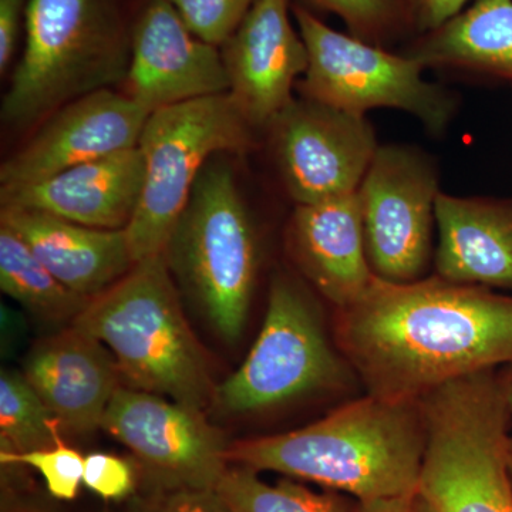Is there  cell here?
I'll list each match as a JSON object with an SVG mask.
<instances>
[{
	"mask_svg": "<svg viewBox=\"0 0 512 512\" xmlns=\"http://www.w3.org/2000/svg\"><path fill=\"white\" fill-rule=\"evenodd\" d=\"M336 348L370 396L420 400L443 384L512 363V296L433 275L373 279L336 309Z\"/></svg>",
	"mask_w": 512,
	"mask_h": 512,
	"instance_id": "cell-1",
	"label": "cell"
},
{
	"mask_svg": "<svg viewBox=\"0 0 512 512\" xmlns=\"http://www.w3.org/2000/svg\"><path fill=\"white\" fill-rule=\"evenodd\" d=\"M426 441L420 400L367 394L311 426L231 444L227 460L256 473L312 481L365 503L417 493Z\"/></svg>",
	"mask_w": 512,
	"mask_h": 512,
	"instance_id": "cell-2",
	"label": "cell"
},
{
	"mask_svg": "<svg viewBox=\"0 0 512 512\" xmlns=\"http://www.w3.org/2000/svg\"><path fill=\"white\" fill-rule=\"evenodd\" d=\"M72 326L109 346L128 387L201 412L214 400L207 360L185 320L164 254L138 262L90 299Z\"/></svg>",
	"mask_w": 512,
	"mask_h": 512,
	"instance_id": "cell-3",
	"label": "cell"
},
{
	"mask_svg": "<svg viewBox=\"0 0 512 512\" xmlns=\"http://www.w3.org/2000/svg\"><path fill=\"white\" fill-rule=\"evenodd\" d=\"M426 451L417 493L433 512H512V413L498 369L437 387L420 399Z\"/></svg>",
	"mask_w": 512,
	"mask_h": 512,
	"instance_id": "cell-4",
	"label": "cell"
},
{
	"mask_svg": "<svg viewBox=\"0 0 512 512\" xmlns=\"http://www.w3.org/2000/svg\"><path fill=\"white\" fill-rule=\"evenodd\" d=\"M25 50L2 100V120L25 128L126 80L130 56L109 0H29Z\"/></svg>",
	"mask_w": 512,
	"mask_h": 512,
	"instance_id": "cell-5",
	"label": "cell"
},
{
	"mask_svg": "<svg viewBox=\"0 0 512 512\" xmlns=\"http://www.w3.org/2000/svg\"><path fill=\"white\" fill-rule=\"evenodd\" d=\"M164 255L212 328L237 342L247 323L259 255L251 215L227 163L205 165Z\"/></svg>",
	"mask_w": 512,
	"mask_h": 512,
	"instance_id": "cell-6",
	"label": "cell"
},
{
	"mask_svg": "<svg viewBox=\"0 0 512 512\" xmlns=\"http://www.w3.org/2000/svg\"><path fill=\"white\" fill-rule=\"evenodd\" d=\"M254 130L229 93L184 101L148 116L138 141L143 192L126 228L136 264L164 254L205 165L220 154L249 150Z\"/></svg>",
	"mask_w": 512,
	"mask_h": 512,
	"instance_id": "cell-7",
	"label": "cell"
},
{
	"mask_svg": "<svg viewBox=\"0 0 512 512\" xmlns=\"http://www.w3.org/2000/svg\"><path fill=\"white\" fill-rule=\"evenodd\" d=\"M330 345L315 302L295 278L276 274L258 339L237 372L215 386L224 414L264 412L308 394L345 389L355 380Z\"/></svg>",
	"mask_w": 512,
	"mask_h": 512,
	"instance_id": "cell-8",
	"label": "cell"
},
{
	"mask_svg": "<svg viewBox=\"0 0 512 512\" xmlns=\"http://www.w3.org/2000/svg\"><path fill=\"white\" fill-rule=\"evenodd\" d=\"M293 15L309 55L308 70L296 84L302 97L359 116L382 107L402 110L427 133H446L458 111L457 96L424 79L419 62L338 32L301 6Z\"/></svg>",
	"mask_w": 512,
	"mask_h": 512,
	"instance_id": "cell-9",
	"label": "cell"
},
{
	"mask_svg": "<svg viewBox=\"0 0 512 512\" xmlns=\"http://www.w3.org/2000/svg\"><path fill=\"white\" fill-rule=\"evenodd\" d=\"M437 161L406 144L377 148L357 190L367 259L377 278L409 284L427 278L434 264Z\"/></svg>",
	"mask_w": 512,
	"mask_h": 512,
	"instance_id": "cell-10",
	"label": "cell"
},
{
	"mask_svg": "<svg viewBox=\"0 0 512 512\" xmlns=\"http://www.w3.org/2000/svg\"><path fill=\"white\" fill-rule=\"evenodd\" d=\"M279 174L296 205L355 194L379 143L366 116L301 97L268 127Z\"/></svg>",
	"mask_w": 512,
	"mask_h": 512,
	"instance_id": "cell-11",
	"label": "cell"
},
{
	"mask_svg": "<svg viewBox=\"0 0 512 512\" xmlns=\"http://www.w3.org/2000/svg\"><path fill=\"white\" fill-rule=\"evenodd\" d=\"M101 427L130 448L165 491L215 490L227 471L228 446L204 413L158 394L120 386Z\"/></svg>",
	"mask_w": 512,
	"mask_h": 512,
	"instance_id": "cell-12",
	"label": "cell"
},
{
	"mask_svg": "<svg viewBox=\"0 0 512 512\" xmlns=\"http://www.w3.org/2000/svg\"><path fill=\"white\" fill-rule=\"evenodd\" d=\"M150 113L126 93L97 90L43 120L0 167V190L46 180L76 165L138 146Z\"/></svg>",
	"mask_w": 512,
	"mask_h": 512,
	"instance_id": "cell-13",
	"label": "cell"
},
{
	"mask_svg": "<svg viewBox=\"0 0 512 512\" xmlns=\"http://www.w3.org/2000/svg\"><path fill=\"white\" fill-rule=\"evenodd\" d=\"M127 96L148 113L229 93L218 47L194 35L168 0H151L131 37Z\"/></svg>",
	"mask_w": 512,
	"mask_h": 512,
	"instance_id": "cell-14",
	"label": "cell"
},
{
	"mask_svg": "<svg viewBox=\"0 0 512 512\" xmlns=\"http://www.w3.org/2000/svg\"><path fill=\"white\" fill-rule=\"evenodd\" d=\"M229 94L254 128H268L292 103L309 67L308 49L293 29L288 0H255L222 45Z\"/></svg>",
	"mask_w": 512,
	"mask_h": 512,
	"instance_id": "cell-15",
	"label": "cell"
},
{
	"mask_svg": "<svg viewBox=\"0 0 512 512\" xmlns=\"http://www.w3.org/2000/svg\"><path fill=\"white\" fill-rule=\"evenodd\" d=\"M143 185L144 160L137 146L0 190V201L2 208L45 212L84 227L124 229L136 214Z\"/></svg>",
	"mask_w": 512,
	"mask_h": 512,
	"instance_id": "cell-16",
	"label": "cell"
},
{
	"mask_svg": "<svg viewBox=\"0 0 512 512\" xmlns=\"http://www.w3.org/2000/svg\"><path fill=\"white\" fill-rule=\"evenodd\" d=\"M23 375L62 430L79 436L101 427L121 379L106 345L73 326L37 343Z\"/></svg>",
	"mask_w": 512,
	"mask_h": 512,
	"instance_id": "cell-17",
	"label": "cell"
},
{
	"mask_svg": "<svg viewBox=\"0 0 512 512\" xmlns=\"http://www.w3.org/2000/svg\"><path fill=\"white\" fill-rule=\"evenodd\" d=\"M286 242L296 266L336 309L359 299L375 279L357 192L296 205Z\"/></svg>",
	"mask_w": 512,
	"mask_h": 512,
	"instance_id": "cell-18",
	"label": "cell"
},
{
	"mask_svg": "<svg viewBox=\"0 0 512 512\" xmlns=\"http://www.w3.org/2000/svg\"><path fill=\"white\" fill-rule=\"evenodd\" d=\"M436 220L437 276L512 292V198L440 192Z\"/></svg>",
	"mask_w": 512,
	"mask_h": 512,
	"instance_id": "cell-19",
	"label": "cell"
},
{
	"mask_svg": "<svg viewBox=\"0 0 512 512\" xmlns=\"http://www.w3.org/2000/svg\"><path fill=\"white\" fill-rule=\"evenodd\" d=\"M0 224L12 228L53 276L84 298H96L136 265L126 228L84 227L18 208H2Z\"/></svg>",
	"mask_w": 512,
	"mask_h": 512,
	"instance_id": "cell-20",
	"label": "cell"
},
{
	"mask_svg": "<svg viewBox=\"0 0 512 512\" xmlns=\"http://www.w3.org/2000/svg\"><path fill=\"white\" fill-rule=\"evenodd\" d=\"M404 55L424 70L512 84V0H476L444 25L417 36Z\"/></svg>",
	"mask_w": 512,
	"mask_h": 512,
	"instance_id": "cell-21",
	"label": "cell"
},
{
	"mask_svg": "<svg viewBox=\"0 0 512 512\" xmlns=\"http://www.w3.org/2000/svg\"><path fill=\"white\" fill-rule=\"evenodd\" d=\"M0 288L30 312L49 320L74 319L90 302L53 276L5 224H0Z\"/></svg>",
	"mask_w": 512,
	"mask_h": 512,
	"instance_id": "cell-22",
	"label": "cell"
},
{
	"mask_svg": "<svg viewBox=\"0 0 512 512\" xmlns=\"http://www.w3.org/2000/svg\"><path fill=\"white\" fill-rule=\"evenodd\" d=\"M232 512H356L336 491L315 493L291 480L265 483L247 467H228L215 488Z\"/></svg>",
	"mask_w": 512,
	"mask_h": 512,
	"instance_id": "cell-23",
	"label": "cell"
},
{
	"mask_svg": "<svg viewBox=\"0 0 512 512\" xmlns=\"http://www.w3.org/2000/svg\"><path fill=\"white\" fill-rule=\"evenodd\" d=\"M62 426L23 373H0V441L5 453L20 454L55 446Z\"/></svg>",
	"mask_w": 512,
	"mask_h": 512,
	"instance_id": "cell-24",
	"label": "cell"
},
{
	"mask_svg": "<svg viewBox=\"0 0 512 512\" xmlns=\"http://www.w3.org/2000/svg\"><path fill=\"white\" fill-rule=\"evenodd\" d=\"M348 26L350 35L382 46L412 29L407 0H311Z\"/></svg>",
	"mask_w": 512,
	"mask_h": 512,
	"instance_id": "cell-25",
	"label": "cell"
},
{
	"mask_svg": "<svg viewBox=\"0 0 512 512\" xmlns=\"http://www.w3.org/2000/svg\"><path fill=\"white\" fill-rule=\"evenodd\" d=\"M2 466H28L39 471L47 491L62 501H72L83 483L84 457L79 451L66 446L63 440L53 447L28 453L12 454L0 451Z\"/></svg>",
	"mask_w": 512,
	"mask_h": 512,
	"instance_id": "cell-26",
	"label": "cell"
},
{
	"mask_svg": "<svg viewBox=\"0 0 512 512\" xmlns=\"http://www.w3.org/2000/svg\"><path fill=\"white\" fill-rule=\"evenodd\" d=\"M188 29L204 42L222 46L241 25L255 0H168Z\"/></svg>",
	"mask_w": 512,
	"mask_h": 512,
	"instance_id": "cell-27",
	"label": "cell"
},
{
	"mask_svg": "<svg viewBox=\"0 0 512 512\" xmlns=\"http://www.w3.org/2000/svg\"><path fill=\"white\" fill-rule=\"evenodd\" d=\"M83 484L103 500H121L134 488V470L124 458L106 453L84 457Z\"/></svg>",
	"mask_w": 512,
	"mask_h": 512,
	"instance_id": "cell-28",
	"label": "cell"
},
{
	"mask_svg": "<svg viewBox=\"0 0 512 512\" xmlns=\"http://www.w3.org/2000/svg\"><path fill=\"white\" fill-rule=\"evenodd\" d=\"M470 0H407L410 22L417 35L430 32L467 8Z\"/></svg>",
	"mask_w": 512,
	"mask_h": 512,
	"instance_id": "cell-29",
	"label": "cell"
},
{
	"mask_svg": "<svg viewBox=\"0 0 512 512\" xmlns=\"http://www.w3.org/2000/svg\"><path fill=\"white\" fill-rule=\"evenodd\" d=\"M148 512H232L215 490L165 491Z\"/></svg>",
	"mask_w": 512,
	"mask_h": 512,
	"instance_id": "cell-30",
	"label": "cell"
},
{
	"mask_svg": "<svg viewBox=\"0 0 512 512\" xmlns=\"http://www.w3.org/2000/svg\"><path fill=\"white\" fill-rule=\"evenodd\" d=\"M25 0H0V72L5 74L15 57L16 45L26 18Z\"/></svg>",
	"mask_w": 512,
	"mask_h": 512,
	"instance_id": "cell-31",
	"label": "cell"
},
{
	"mask_svg": "<svg viewBox=\"0 0 512 512\" xmlns=\"http://www.w3.org/2000/svg\"><path fill=\"white\" fill-rule=\"evenodd\" d=\"M356 512H433L419 493L384 500L357 501Z\"/></svg>",
	"mask_w": 512,
	"mask_h": 512,
	"instance_id": "cell-32",
	"label": "cell"
},
{
	"mask_svg": "<svg viewBox=\"0 0 512 512\" xmlns=\"http://www.w3.org/2000/svg\"><path fill=\"white\" fill-rule=\"evenodd\" d=\"M498 375H500L505 397H507L508 406H510L512 413V363L500 367V369H498Z\"/></svg>",
	"mask_w": 512,
	"mask_h": 512,
	"instance_id": "cell-33",
	"label": "cell"
},
{
	"mask_svg": "<svg viewBox=\"0 0 512 512\" xmlns=\"http://www.w3.org/2000/svg\"><path fill=\"white\" fill-rule=\"evenodd\" d=\"M508 464H510V476L512 481V437L510 441V453H508Z\"/></svg>",
	"mask_w": 512,
	"mask_h": 512,
	"instance_id": "cell-34",
	"label": "cell"
}]
</instances>
